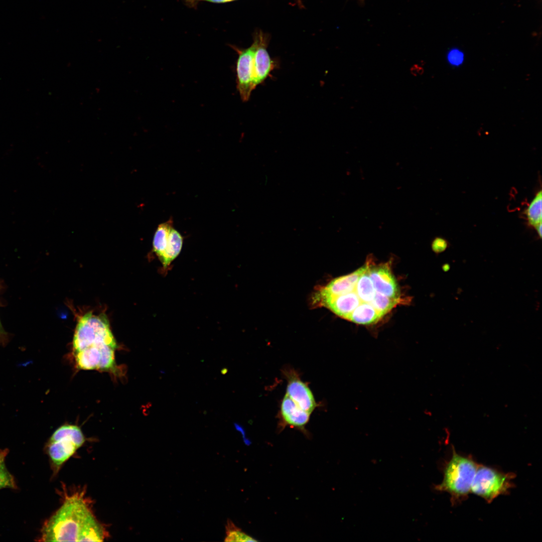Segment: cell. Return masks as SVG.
I'll use <instances>...</instances> for the list:
<instances>
[{
  "label": "cell",
  "instance_id": "1",
  "mask_svg": "<svg viewBox=\"0 0 542 542\" xmlns=\"http://www.w3.org/2000/svg\"><path fill=\"white\" fill-rule=\"evenodd\" d=\"M107 532L92 513L84 490L65 494L60 508L42 529L45 541H103Z\"/></svg>",
  "mask_w": 542,
  "mask_h": 542
},
{
  "label": "cell",
  "instance_id": "2",
  "mask_svg": "<svg viewBox=\"0 0 542 542\" xmlns=\"http://www.w3.org/2000/svg\"><path fill=\"white\" fill-rule=\"evenodd\" d=\"M478 466L472 458L457 454L453 447L452 456L443 469L442 482L435 489L449 493L453 504L465 499L471 491Z\"/></svg>",
  "mask_w": 542,
  "mask_h": 542
},
{
  "label": "cell",
  "instance_id": "3",
  "mask_svg": "<svg viewBox=\"0 0 542 542\" xmlns=\"http://www.w3.org/2000/svg\"><path fill=\"white\" fill-rule=\"evenodd\" d=\"M74 353L86 348L116 349V340L105 314L88 312L77 322L73 339Z\"/></svg>",
  "mask_w": 542,
  "mask_h": 542
},
{
  "label": "cell",
  "instance_id": "4",
  "mask_svg": "<svg viewBox=\"0 0 542 542\" xmlns=\"http://www.w3.org/2000/svg\"><path fill=\"white\" fill-rule=\"evenodd\" d=\"M85 441L81 430L75 425H63L53 433L47 445V451L56 472L73 456Z\"/></svg>",
  "mask_w": 542,
  "mask_h": 542
},
{
  "label": "cell",
  "instance_id": "5",
  "mask_svg": "<svg viewBox=\"0 0 542 542\" xmlns=\"http://www.w3.org/2000/svg\"><path fill=\"white\" fill-rule=\"evenodd\" d=\"M513 473H505L494 468L478 465L471 485V492L491 502L499 495L508 493L513 487Z\"/></svg>",
  "mask_w": 542,
  "mask_h": 542
},
{
  "label": "cell",
  "instance_id": "6",
  "mask_svg": "<svg viewBox=\"0 0 542 542\" xmlns=\"http://www.w3.org/2000/svg\"><path fill=\"white\" fill-rule=\"evenodd\" d=\"M256 41L245 49H236L238 57L236 63L237 89L241 100H249L252 91L255 88L253 83V59Z\"/></svg>",
  "mask_w": 542,
  "mask_h": 542
},
{
  "label": "cell",
  "instance_id": "7",
  "mask_svg": "<svg viewBox=\"0 0 542 542\" xmlns=\"http://www.w3.org/2000/svg\"><path fill=\"white\" fill-rule=\"evenodd\" d=\"M284 374L287 380L286 395L299 407L310 414L317 404L308 384L303 381L294 369H285Z\"/></svg>",
  "mask_w": 542,
  "mask_h": 542
},
{
  "label": "cell",
  "instance_id": "8",
  "mask_svg": "<svg viewBox=\"0 0 542 542\" xmlns=\"http://www.w3.org/2000/svg\"><path fill=\"white\" fill-rule=\"evenodd\" d=\"M369 264L361 266L346 276L334 279L326 286L318 289L314 296V301L319 305L324 300L353 291L360 276L367 269Z\"/></svg>",
  "mask_w": 542,
  "mask_h": 542
},
{
  "label": "cell",
  "instance_id": "9",
  "mask_svg": "<svg viewBox=\"0 0 542 542\" xmlns=\"http://www.w3.org/2000/svg\"><path fill=\"white\" fill-rule=\"evenodd\" d=\"M280 416L281 430L290 426L305 433V426L309 422L310 414L302 410L286 394L281 402Z\"/></svg>",
  "mask_w": 542,
  "mask_h": 542
},
{
  "label": "cell",
  "instance_id": "10",
  "mask_svg": "<svg viewBox=\"0 0 542 542\" xmlns=\"http://www.w3.org/2000/svg\"><path fill=\"white\" fill-rule=\"evenodd\" d=\"M368 272L376 293L401 301L397 284L387 266L370 267L369 264Z\"/></svg>",
  "mask_w": 542,
  "mask_h": 542
},
{
  "label": "cell",
  "instance_id": "11",
  "mask_svg": "<svg viewBox=\"0 0 542 542\" xmlns=\"http://www.w3.org/2000/svg\"><path fill=\"white\" fill-rule=\"evenodd\" d=\"M256 47L253 59V83L255 87L261 84L276 67L266 50V40L262 35L257 36Z\"/></svg>",
  "mask_w": 542,
  "mask_h": 542
},
{
  "label": "cell",
  "instance_id": "12",
  "mask_svg": "<svg viewBox=\"0 0 542 542\" xmlns=\"http://www.w3.org/2000/svg\"><path fill=\"white\" fill-rule=\"evenodd\" d=\"M361 303L354 290L326 299L320 305L324 306L338 316L348 320L354 310Z\"/></svg>",
  "mask_w": 542,
  "mask_h": 542
},
{
  "label": "cell",
  "instance_id": "13",
  "mask_svg": "<svg viewBox=\"0 0 542 542\" xmlns=\"http://www.w3.org/2000/svg\"><path fill=\"white\" fill-rule=\"evenodd\" d=\"M183 242V238L182 235L177 230L172 227L170 231L166 249L162 256L159 258L164 272L168 269L171 262L180 254Z\"/></svg>",
  "mask_w": 542,
  "mask_h": 542
},
{
  "label": "cell",
  "instance_id": "14",
  "mask_svg": "<svg viewBox=\"0 0 542 542\" xmlns=\"http://www.w3.org/2000/svg\"><path fill=\"white\" fill-rule=\"evenodd\" d=\"M382 317L371 304L362 302L354 310L348 320L356 324L368 325L377 322Z\"/></svg>",
  "mask_w": 542,
  "mask_h": 542
},
{
  "label": "cell",
  "instance_id": "15",
  "mask_svg": "<svg viewBox=\"0 0 542 542\" xmlns=\"http://www.w3.org/2000/svg\"><path fill=\"white\" fill-rule=\"evenodd\" d=\"M368 268V267L359 278L354 290L362 303H368L370 304L376 292L369 277Z\"/></svg>",
  "mask_w": 542,
  "mask_h": 542
},
{
  "label": "cell",
  "instance_id": "16",
  "mask_svg": "<svg viewBox=\"0 0 542 542\" xmlns=\"http://www.w3.org/2000/svg\"><path fill=\"white\" fill-rule=\"evenodd\" d=\"M172 227V221H168L160 224L155 232L153 241V250L159 259L166 249Z\"/></svg>",
  "mask_w": 542,
  "mask_h": 542
},
{
  "label": "cell",
  "instance_id": "17",
  "mask_svg": "<svg viewBox=\"0 0 542 542\" xmlns=\"http://www.w3.org/2000/svg\"><path fill=\"white\" fill-rule=\"evenodd\" d=\"M541 194L540 190L524 212L528 225L533 228L541 222Z\"/></svg>",
  "mask_w": 542,
  "mask_h": 542
},
{
  "label": "cell",
  "instance_id": "18",
  "mask_svg": "<svg viewBox=\"0 0 542 542\" xmlns=\"http://www.w3.org/2000/svg\"><path fill=\"white\" fill-rule=\"evenodd\" d=\"M400 301L376 293L370 304L383 317Z\"/></svg>",
  "mask_w": 542,
  "mask_h": 542
},
{
  "label": "cell",
  "instance_id": "19",
  "mask_svg": "<svg viewBox=\"0 0 542 542\" xmlns=\"http://www.w3.org/2000/svg\"><path fill=\"white\" fill-rule=\"evenodd\" d=\"M225 541H256V539L247 534L236 526L229 519L225 525Z\"/></svg>",
  "mask_w": 542,
  "mask_h": 542
},
{
  "label": "cell",
  "instance_id": "20",
  "mask_svg": "<svg viewBox=\"0 0 542 542\" xmlns=\"http://www.w3.org/2000/svg\"><path fill=\"white\" fill-rule=\"evenodd\" d=\"M8 452V450L0 451V489L15 488L16 487L14 478L7 469L5 463Z\"/></svg>",
  "mask_w": 542,
  "mask_h": 542
},
{
  "label": "cell",
  "instance_id": "21",
  "mask_svg": "<svg viewBox=\"0 0 542 542\" xmlns=\"http://www.w3.org/2000/svg\"><path fill=\"white\" fill-rule=\"evenodd\" d=\"M449 246V242L445 238L440 236L434 238L431 243L432 249L436 254L444 252Z\"/></svg>",
  "mask_w": 542,
  "mask_h": 542
},
{
  "label": "cell",
  "instance_id": "22",
  "mask_svg": "<svg viewBox=\"0 0 542 542\" xmlns=\"http://www.w3.org/2000/svg\"><path fill=\"white\" fill-rule=\"evenodd\" d=\"M463 53L457 49H452L448 55L449 61L451 64L455 65L461 64L463 61Z\"/></svg>",
  "mask_w": 542,
  "mask_h": 542
},
{
  "label": "cell",
  "instance_id": "23",
  "mask_svg": "<svg viewBox=\"0 0 542 542\" xmlns=\"http://www.w3.org/2000/svg\"><path fill=\"white\" fill-rule=\"evenodd\" d=\"M541 225H541V223L538 224L536 226H535L534 227V228L535 229V230L536 231V233H537V234L538 235V237L540 238H541V235H542V234H542L541 233Z\"/></svg>",
  "mask_w": 542,
  "mask_h": 542
},
{
  "label": "cell",
  "instance_id": "24",
  "mask_svg": "<svg viewBox=\"0 0 542 542\" xmlns=\"http://www.w3.org/2000/svg\"><path fill=\"white\" fill-rule=\"evenodd\" d=\"M191 1H207V2H209L214 3H227V2H230L233 1H235V0H191Z\"/></svg>",
  "mask_w": 542,
  "mask_h": 542
},
{
  "label": "cell",
  "instance_id": "25",
  "mask_svg": "<svg viewBox=\"0 0 542 542\" xmlns=\"http://www.w3.org/2000/svg\"><path fill=\"white\" fill-rule=\"evenodd\" d=\"M2 332L3 333L4 331H3V329H2V325H1V322H0V333H1Z\"/></svg>",
  "mask_w": 542,
  "mask_h": 542
},
{
  "label": "cell",
  "instance_id": "26",
  "mask_svg": "<svg viewBox=\"0 0 542 542\" xmlns=\"http://www.w3.org/2000/svg\"><path fill=\"white\" fill-rule=\"evenodd\" d=\"M298 1L300 3L301 0H298Z\"/></svg>",
  "mask_w": 542,
  "mask_h": 542
}]
</instances>
